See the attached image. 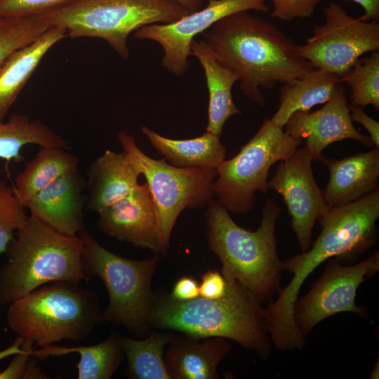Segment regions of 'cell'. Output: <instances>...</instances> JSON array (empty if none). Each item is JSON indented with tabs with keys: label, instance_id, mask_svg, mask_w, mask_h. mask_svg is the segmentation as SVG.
Returning a JSON list of instances; mask_svg holds the SVG:
<instances>
[{
	"label": "cell",
	"instance_id": "cell-1",
	"mask_svg": "<svg viewBox=\"0 0 379 379\" xmlns=\"http://www.w3.org/2000/svg\"><path fill=\"white\" fill-rule=\"evenodd\" d=\"M202 34L216 60L237 74L242 93L261 106L260 88L289 83L316 69L280 29L248 11L225 17Z\"/></svg>",
	"mask_w": 379,
	"mask_h": 379
},
{
	"label": "cell",
	"instance_id": "cell-2",
	"mask_svg": "<svg viewBox=\"0 0 379 379\" xmlns=\"http://www.w3.org/2000/svg\"><path fill=\"white\" fill-rule=\"evenodd\" d=\"M377 220L374 209L361 199L332 207L318 220L321 230L312 246L283 262L284 269L293 277L279 289L277 299L264 309L272 343L277 350H302L305 345V336L293 317L305 279L328 258L352 259L370 248L376 241Z\"/></svg>",
	"mask_w": 379,
	"mask_h": 379
},
{
	"label": "cell",
	"instance_id": "cell-3",
	"mask_svg": "<svg viewBox=\"0 0 379 379\" xmlns=\"http://www.w3.org/2000/svg\"><path fill=\"white\" fill-rule=\"evenodd\" d=\"M224 296H201L178 300L169 293H154L150 324L152 328L177 331L202 339L221 337L255 352L266 360L272 340L264 309L238 281L228 282Z\"/></svg>",
	"mask_w": 379,
	"mask_h": 379
},
{
	"label": "cell",
	"instance_id": "cell-4",
	"mask_svg": "<svg viewBox=\"0 0 379 379\" xmlns=\"http://www.w3.org/2000/svg\"><path fill=\"white\" fill-rule=\"evenodd\" d=\"M206 208L207 243L221 262L220 272L225 280L238 281L260 304L272 301L281 288L284 270L277 255L275 235L281 214L279 205L267 199L255 231L239 226L217 199H212Z\"/></svg>",
	"mask_w": 379,
	"mask_h": 379
},
{
	"label": "cell",
	"instance_id": "cell-5",
	"mask_svg": "<svg viewBox=\"0 0 379 379\" xmlns=\"http://www.w3.org/2000/svg\"><path fill=\"white\" fill-rule=\"evenodd\" d=\"M0 268V304L8 305L47 283L88 279L84 244L31 215L8 244Z\"/></svg>",
	"mask_w": 379,
	"mask_h": 379
},
{
	"label": "cell",
	"instance_id": "cell-6",
	"mask_svg": "<svg viewBox=\"0 0 379 379\" xmlns=\"http://www.w3.org/2000/svg\"><path fill=\"white\" fill-rule=\"evenodd\" d=\"M8 306L10 329L41 347L62 340H84L103 321L97 293L68 281L52 282Z\"/></svg>",
	"mask_w": 379,
	"mask_h": 379
},
{
	"label": "cell",
	"instance_id": "cell-7",
	"mask_svg": "<svg viewBox=\"0 0 379 379\" xmlns=\"http://www.w3.org/2000/svg\"><path fill=\"white\" fill-rule=\"evenodd\" d=\"M190 13L176 0H75L40 15L50 27H61L71 38L105 40L126 60L132 32L149 25L175 22Z\"/></svg>",
	"mask_w": 379,
	"mask_h": 379
},
{
	"label": "cell",
	"instance_id": "cell-8",
	"mask_svg": "<svg viewBox=\"0 0 379 379\" xmlns=\"http://www.w3.org/2000/svg\"><path fill=\"white\" fill-rule=\"evenodd\" d=\"M79 235L89 275L98 276L107 291L102 321L123 326L140 338L147 337L152 330L150 315L155 293L151 283L159 253L149 259L131 260L106 249L86 228Z\"/></svg>",
	"mask_w": 379,
	"mask_h": 379
},
{
	"label": "cell",
	"instance_id": "cell-9",
	"mask_svg": "<svg viewBox=\"0 0 379 379\" xmlns=\"http://www.w3.org/2000/svg\"><path fill=\"white\" fill-rule=\"evenodd\" d=\"M301 143L265 119L237 154L217 167L213 182L217 200L228 212L248 213L255 204L256 192L267 194L272 166L290 157Z\"/></svg>",
	"mask_w": 379,
	"mask_h": 379
},
{
	"label": "cell",
	"instance_id": "cell-10",
	"mask_svg": "<svg viewBox=\"0 0 379 379\" xmlns=\"http://www.w3.org/2000/svg\"><path fill=\"white\" fill-rule=\"evenodd\" d=\"M117 140L135 159L146 180L157 213L160 230L169 246L176 220L183 210L206 207L214 195L215 169L182 168L165 158L154 159L137 146L135 138L122 131Z\"/></svg>",
	"mask_w": 379,
	"mask_h": 379
},
{
	"label": "cell",
	"instance_id": "cell-11",
	"mask_svg": "<svg viewBox=\"0 0 379 379\" xmlns=\"http://www.w3.org/2000/svg\"><path fill=\"white\" fill-rule=\"evenodd\" d=\"M324 22L314 25L300 55L316 69L345 77L363 54L379 49V23L350 15L339 4L324 8Z\"/></svg>",
	"mask_w": 379,
	"mask_h": 379
},
{
	"label": "cell",
	"instance_id": "cell-12",
	"mask_svg": "<svg viewBox=\"0 0 379 379\" xmlns=\"http://www.w3.org/2000/svg\"><path fill=\"white\" fill-rule=\"evenodd\" d=\"M340 260L338 257L331 258L321 276L295 303L294 321L305 336L319 322L338 313L367 317L366 309L355 304L357 291L366 278L378 271L379 252L375 251L354 265H343Z\"/></svg>",
	"mask_w": 379,
	"mask_h": 379
},
{
	"label": "cell",
	"instance_id": "cell-13",
	"mask_svg": "<svg viewBox=\"0 0 379 379\" xmlns=\"http://www.w3.org/2000/svg\"><path fill=\"white\" fill-rule=\"evenodd\" d=\"M265 0H208L204 8L167 24H152L134 32L138 39L152 40L163 48L161 66L180 77L187 72L190 46L194 37L220 19L240 11L267 12Z\"/></svg>",
	"mask_w": 379,
	"mask_h": 379
},
{
	"label": "cell",
	"instance_id": "cell-14",
	"mask_svg": "<svg viewBox=\"0 0 379 379\" xmlns=\"http://www.w3.org/2000/svg\"><path fill=\"white\" fill-rule=\"evenodd\" d=\"M312 161L306 146L298 147L290 157L280 161L268 181V189L283 197L302 253L311 246L315 222L330 209L323 190L313 175Z\"/></svg>",
	"mask_w": 379,
	"mask_h": 379
},
{
	"label": "cell",
	"instance_id": "cell-15",
	"mask_svg": "<svg viewBox=\"0 0 379 379\" xmlns=\"http://www.w3.org/2000/svg\"><path fill=\"white\" fill-rule=\"evenodd\" d=\"M105 234L140 248L161 253L168 248L147 184H138L127 195L98 213Z\"/></svg>",
	"mask_w": 379,
	"mask_h": 379
},
{
	"label": "cell",
	"instance_id": "cell-16",
	"mask_svg": "<svg viewBox=\"0 0 379 379\" xmlns=\"http://www.w3.org/2000/svg\"><path fill=\"white\" fill-rule=\"evenodd\" d=\"M285 133L295 139L306 140V147L313 161H318L322 151L333 142L351 139L371 147V138L359 133L350 118L344 83L336 85L332 96L313 112L298 111L288 118Z\"/></svg>",
	"mask_w": 379,
	"mask_h": 379
},
{
	"label": "cell",
	"instance_id": "cell-17",
	"mask_svg": "<svg viewBox=\"0 0 379 379\" xmlns=\"http://www.w3.org/2000/svg\"><path fill=\"white\" fill-rule=\"evenodd\" d=\"M84 179L77 172L65 175L35 194L25 208L30 215L58 232L78 236L85 229Z\"/></svg>",
	"mask_w": 379,
	"mask_h": 379
},
{
	"label": "cell",
	"instance_id": "cell-18",
	"mask_svg": "<svg viewBox=\"0 0 379 379\" xmlns=\"http://www.w3.org/2000/svg\"><path fill=\"white\" fill-rule=\"evenodd\" d=\"M318 161L329 171V180L323 190L329 208L354 201L378 187L379 148L376 147L342 159L321 155Z\"/></svg>",
	"mask_w": 379,
	"mask_h": 379
},
{
	"label": "cell",
	"instance_id": "cell-19",
	"mask_svg": "<svg viewBox=\"0 0 379 379\" xmlns=\"http://www.w3.org/2000/svg\"><path fill=\"white\" fill-rule=\"evenodd\" d=\"M231 349L224 338L199 339L175 334L164 361L171 379H217L218 366Z\"/></svg>",
	"mask_w": 379,
	"mask_h": 379
},
{
	"label": "cell",
	"instance_id": "cell-20",
	"mask_svg": "<svg viewBox=\"0 0 379 379\" xmlns=\"http://www.w3.org/2000/svg\"><path fill=\"white\" fill-rule=\"evenodd\" d=\"M141 172L133 157L127 152L107 149L92 162L86 187L88 206L98 213L127 195L138 184Z\"/></svg>",
	"mask_w": 379,
	"mask_h": 379
},
{
	"label": "cell",
	"instance_id": "cell-21",
	"mask_svg": "<svg viewBox=\"0 0 379 379\" xmlns=\"http://www.w3.org/2000/svg\"><path fill=\"white\" fill-rule=\"evenodd\" d=\"M66 31L51 27L28 45L13 52L0 67V121L32 77L42 58L65 38Z\"/></svg>",
	"mask_w": 379,
	"mask_h": 379
},
{
	"label": "cell",
	"instance_id": "cell-22",
	"mask_svg": "<svg viewBox=\"0 0 379 379\" xmlns=\"http://www.w3.org/2000/svg\"><path fill=\"white\" fill-rule=\"evenodd\" d=\"M190 55L198 60L206 77L209 95L206 132L220 136L225 122L241 113L232 96V86L239 78L216 60L204 40L192 41Z\"/></svg>",
	"mask_w": 379,
	"mask_h": 379
},
{
	"label": "cell",
	"instance_id": "cell-23",
	"mask_svg": "<svg viewBox=\"0 0 379 379\" xmlns=\"http://www.w3.org/2000/svg\"><path fill=\"white\" fill-rule=\"evenodd\" d=\"M141 131L166 161L175 167L216 170L226 157L220 136L208 132L191 139L175 140L164 137L146 126L141 128Z\"/></svg>",
	"mask_w": 379,
	"mask_h": 379
},
{
	"label": "cell",
	"instance_id": "cell-24",
	"mask_svg": "<svg viewBox=\"0 0 379 379\" xmlns=\"http://www.w3.org/2000/svg\"><path fill=\"white\" fill-rule=\"evenodd\" d=\"M341 79L321 69H314L301 78L284 84L279 91V108L271 121L284 128L291 115L298 111L309 112L329 100Z\"/></svg>",
	"mask_w": 379,
	"mask_h": 379
},
{
	"label": "cell",
	"instance_id": "cell-25",
	"mask_svg": "<svg viewBox=\"0 0 379 379\" xmlns=\"http://www.w3.org/2000/svg\"><path fill=\"white\" fill-rule=\"evenodd\" d=\"M79 159L61 148H41L15 178L14 191L25 207L38 192L58 178L78 171Z\"/></svg>",
	"mask_w": 379,
	"mask_h": 379
},
{
	"label": "cell",
	"instance_id": "cell-26",
	"mask_svg": "<svg viewBox=\"0 0 379 379\" xmlns=\"http://www.w3.org/2000/svg\"><path fill=\"white\" fill-rule=\"evenodd\" d=\"M120 334L114 331L100 343L74 347L46 346L32 350V354L42 360L48 356H59L78 352V379H110L121 365L124 354Z\"/></svg>",
	"mask_w": 379,
	"mask_h": 379
},
{
	"label": "cell",
	"instance_id": "cell-27",
	"mask_svg": "<svg viewBox=\"0 0 379 379\" xmlns=\"http://www.w3.org/2000/svg\"><path fill=\"white\" fill-rule=\"evenodd\" d=\"M41 148L67 149V141L41 121L24 114H13L7 121H0V159L20 162L22 148L27 145Z\"/></svg>",
	"mask_w": 379,
	"mask_h": 379
},
{
	"label": "cell",
	"instance_id": "cell-28",
	"mask_svg": "<svg viewBox=\"0 0 379 379\" xmlns=\"http://www.w3.org/2000/svg\"><path fill=\"white\" fill-rule=\"evenodd\" d=\"M174 333L152 330L140 340L119 335L127 360L125 375L131 379H171L164 361V350Z\"/></svg>",
	"mask_w": 379,
	"mask_h": 379
},
{
	"label": "cell",
	"instance_id": "cell-29",
	"mask_svg": "<svg viewBox=\"0 0 379 379\" xmlns=\"http://www.w3.org/2000/svg\"><path fill=\"white\" fill-rule=\"evenodd\" d=\"M341 81L346 82L351 90L352 107H364L373 105L379 109V53L359 60Z\"/></svg>",
	"mask_w": 379,
	"mask_h": 379
},
{
	"label": "cell",
	"instance_id": "cell-30",
	"mask_svg": "<svg viewBox=\"0 0 379 379\" xmlns=\"http://www.w3.org/2000/svg\"><path fill=\"white\" fill-rule=\"evenodd\" d=\"M48 28L41 15L0 17V67L13 52L32 42Z\"/></svg>",
	"mask_w": 379,
	"mask_h": 379
},
{
	"label": "cell",
	"instance_id": "cell-31",
	"mask_svg": "<svg viewBox=\"0 0 379 379\" xmlns=\"http://www.w3.org/2000/svg\"><path fill=\"white\" fill-rule=\"evenodd\" d=\"M25 208L14 189L0 181V254L6 252L14 232L26 222Z\"/></svg>",
	"mask_w": 379,
	"mask_h": 379
},
{
	"label": "cell",
	"instance_id": "cell-32",
	"mask_svg": "<svg viewBox=\"0 0 379 379\" xmlns=\"http://www.w3.org/2000/svg\"><path fill=\"white\" fill-rule=\"evenodd\" d=\"M22 348H18L14 343L9 349L11 353L18 356L11 362L9 366L0 373V378L20 379H44L48 378L42 373L37 365V359L31 354L32 343L25 340H18Z\"/></svg>",
	"mask_w": 379,
	"mask_h": 379
},
{
	"label": "cell",
	"instance_id": "cell-33",
	"mask_svg": "<svg viewBox=\"0 0 379 379\" xmlns=\"http://www.w3.org/2000/svg\"><path fill=\"white\" fill-rule=\"evenodd\" d=\"M75 0H0V17L40 15Z\"/></svg>",
	"mask_w": 379,
	"mask_h": 379
},
{
	"label": "cell",
	"instance_id": "cell-34",
	"mask_svg": "<svg viewBox=\"0 0 379 379\" xmlns=\"http://www.w3.org/2000/svg\"><path fill=\"white\" fill-rule=\"evenodd\" d=\"M270 1L273 8L272 18L292 21L296 18H307L312 15L321 0H265Z\"/></svg>",
	"mask_w": 379,
	"mask_h": 379
},
{
	"label": "cell",
	"instance_id": "cell-35",
	"mask_svg": "<svg viewBox=\"0 0 379 379\" xmlns=\"http://www.w3.org/2000/svg\"><path fill=\"white\" fill-rule=\"evenodd\" d=\"M227 283L220 272L210 270L201 277L199 295L209 299H218L225 295Z\"/></svg>",
	"mask_w": 379,
	"mask_h": 379
},
{
	"label": "cell",
	"instance_id": "cell-36",
	"mask_svg": "<svg viewBox=\"0 0 379 379\" xmlns=\"http://www.w3.org/2000/svg\"><path fill=\"white\" fill-rule=\"evenodd\" d=\"M169 295L178 300H189L199 296V284L192 276H182L175 283Z\"/></svg>",
	"mask_w": 379,
	"mask_h": 379
},
{
	"label": "cell",
	"instance_id": "cell-37",
	"mask_svg": "<svg viewBox=\"0 0 379 379\" xmlns=\"http://www.w3.org/2000/svg\"><path fill=\"white\" fill-rule=\"evenodd\" d=\"M350 118L353 121L359 123L368 132L369 138L379 148V123L369 117L360 107H352L349 105Z\"/></svg>",
	"mask_w": 379,
	"mask_h": 379
},
{
	"label": "cell",
	"instance_id": "cell-38",
	"mask_svg": "<svg viewBox=\"0 0 379 379\" xmlns=\"http://www.w3.org/2000/svg\"><path fill=\"white\" fill-rule=\"evenodd\" d=\"M351 1L363 8L364 14L359 18L364 21L376 20L379 19V0H345Z\"/></svg>",
	"mask_w": 379,
	"mask_h": 379
},
{
	"label": "cell",
	"instance_id": "cell-39",
	"mask_svg": "<svg viewBox=\"0 0 379 379\" xmlns=\"http://www.w3.org/2000/svg\"><path fill=\"white\" fill-rule=\"evenodd\" d=\"M181 6L191 13L197 11L203 7L204 0H176Z\"/></svg>",
	"mask_w": 379,
	"mask_h": 379
},
{
	"label": "cell",
	"instance_id": "cell-40",
	"mask_svg": "<svg viewBox=\"0 0 379 379\" xmlns=\"http://www.w3.org/2000/svg\"><path fill=\"white\" fill-rule=\"evenodd\" d=\"M370 379H378L379 378V360L377 359V361L373 366L369 377Z\"/></svg>",
	"mask_w": 379,
	"mask_h": 379
}]
</instances>
